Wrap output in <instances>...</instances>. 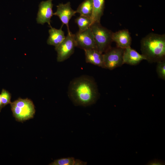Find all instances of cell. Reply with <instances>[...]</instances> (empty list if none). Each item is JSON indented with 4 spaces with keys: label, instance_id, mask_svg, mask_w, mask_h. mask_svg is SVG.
<instances>
[{
    "label": "cell",
    "instance_id": "obj_1",
    "mask_svg": "<svg viewBox=\"0 0 165 165\" xmlns=\"http://www.w3.org/2000/svg\"><path fill=\"white\" fill-rule=\"evenodd\" d=\"M68 94L75 105L84 106L94 104L99 96L95 81L87 75L81 76L72 80L68 86Z\"/></svg>",
    "mask_w": 165,
    "mask_h": 165
},
{
    "label": "cell",
    "instance_id": "obj_2",
    "mask_svg": "<svg viewBox=\"0 0 165 165\" xmlns=\"http://www.w3.org/2000/svg\"><path fill=\"white\" fill-rule=\"evenodd\" d=\"M141 50L146 60L150 63L165 59V35L150 33L141 41Z\"/></svg>",
    "mask_w": 165,
    "mask_h": 165
},
{
    "label": "cell",
    "instance_id": "obj_3",
    "mask_svg": "<svg viewBox=\"0 0 165 165\" xmlns=\"http://www.w3.org/2000/svg\"><path fill=\"white\" fill-rule=\"evenodd\" d=\"M10 104L13 116L16 121L23 122L34 117L35 106L30 99L19 98Z\"/></svg>",
    "mask_w": 165,
    "mask_h": 165
},
{
    "label": "cell",
    "instance_id": "obj_4",
    "mask_svg": "<svg viewBox=\"0 0 165 165\" xmlns=\"http://www.w3.org/2000/svg\"><path fill=\"white\" fill-rule=\"evenodd\" d=\"M97 50L103 53L111 47L113 32L103 26L100 23H93L90 27Z\"/></svg>",
    "mask_w": 165,
    "mask_h": 165
},
{
    "label": "cell",
    "instance_id": "obj_5",
    "mask_svg": "<svg viewBox=\"0 0 165 165\" xmlns=\"http://www.w3.org/2000/svg\"><path fill=\"white\" fill-rule=\"evenodd\" d=\"M124 49L117 47H111L104 52L103 56L105 68L112 70L123 64Z\"/></svg>",
    "mask_w": 165,
    "mask_h": 165
},
{
    "label": "cell",
    "instance_id": "obj_6",
    "mask_svg": "<svg viewBox=\"0 0 165 165\" xmlns=\"http://www.w3.org/2000/svg\"><path fill=\"white\" fill-rule=\"evenodd\" d=\"M75 47L73 34H68L63 41L55 48L57 52V61L61 62L68 58L74 53Z\"/></svg>",
    "mask_w": 165,
    "mask_h": 165
},
{
    "label": "cell",
    "instance_id": "obj_7",
    "mask_svg": "<svg viewBox=\"0 0 165 165\" xmlns=\"http://www.w3.org/2000/svg\"><path fill=\"white\" fill-rule=\"evenodd\" d=\"M76 47L83 49H97L94 36L90 28L82 31L73 34Z\"/></svg>",
    "mask_w": 165,
    "mask_h": 165
},
{
    "label": "cell",
    "instance_id": "obj_8",
    "mask_svg": "<svg viewBox=\"0 0 165 165\" xmlns=\"http://www.w3.org/2000/svg\"><path fill=\"white\" fill-rule=\"evenodd\" d=\"M53 0L42 1L40 3L36 18L38 24L43 25L46 23L50 27L51 26V19L53 15L52 10L53 6L52 2Z\"/></svg>",
    "mask_w": 165,
    "mask_h": 165
},
{
    "label": "cell",
    "instance_id": "obj_9",
    "mask_svg": "<svg viewBox=\"0 0 165 165\" xmlns=\"http://www.w3.org/2000/svg\"><path fill=\"white\" fill-rule=\"evenodd\" d=\"M57 7V10L53 13V15L58 16L62 24L66 25L68 34H71L72 32L69 29V22L73 16H75V10L72 9L71 3L69 2L65 4L60 3Z\"/></svg>",
    "mask_w": 165,
    "mask_h": 165
},
{
    "label": "cell",
    "instance_id": "obj_10",
    "mask_svg": "<svg viewBox=\"0 0 165 165\" xmlns=\"http://www.w3.org/2000/svg\"><path fill=\"white\" fill-rule=\"evenodd\" d=\"M112 42H116L117 47L123 49L130 46L132 38L127 29H123L113 32Z\"/></svg>",
    "mask_w": 165,
    "mask_h": 165
},
{
    "label": "cell",
    "instance_id": "obj_11",
    "mask_svg": "<svg viewBox=\"0 0 165 165\" xmlns=\"http://www.w3.org/2000/svg\"><path fill=\"white\" fill-rule=\"evenodd\" d=\"M145 57L140 54L130 46L124 49L123 55V64L130 65H136L143 60H146Z\"/></svg>",
    "mask_w": 165,
    "mask_h": 165
},
{
    "label": "cell",
    "instance_id": "obj_12",
    "mask_svg": "<svg viewBox=\"0 0 165 165\" xmlns=\"http://www.w3.org/2000/svg\"><path fill=\"white\" fill-rule=\"evenodd\" d=\"M84 51L86 61L87 63L105 68L103 53H101L97 49H87Z\"/></svg>",
    "mask_w": 165,
    "mask_h": 165
},
{
    "label": "cell",
    "instance_id": "obj_13",
    "mask_svg": "<svg viewBox=\"0 0 165 165\" xmlns=\"http://www.w3.org/2000/svg\"><path fill=\"white\" fill-rule=\"evenodd\" d=\"M62 24L59 29H57L51 26L49 30V36L47 40L48 44L53 46L55 48L58 46L65 39L64 33L62 30Z\"/></svg>",
    "mask_w": 165,
    "mask_h": 165
},
{
    "label": "cell",
    "instance_id": "obj_14",
    "mask_svg": "<svg viewBox=\"0 0 165 165\" xmlns=\"http://www.w3.org/2000/svg\"><path fill=\"white\" fill-rule=\"evenodd\" d=\"M105 0H93V10L91 17L92 23H100L105 8Z\"/></svg>",
    "mask_w": 165,
    "mask_h": 165
},
{
    "label": "cell",
    "instance_id": "obj_15",
    "mask_svg": "<svg viewBox=\"0 0 165 165\" xmlns=\"http://www.w3.org/2000/svg\"><path fill=\"white\" fill-rule=\"evenodd\" d=\"M93 10V0H84L79 5L75 11L80 15L91 19Z\"/></svg>",
    "mask_w": 165,
    "mask_h": 165
},
{
    "label": "cell",
    "instance_id": "obj_16",
    "mask_svg": "<svg viewBox=\"0 0 165 165\" xmlns=\"http://www.w3.org/2000/svg\"><path fill=\"white\" fill-rule=\"evenodd\" d=\"M87 163L74 157H67L55 160L49 165H86Z\"/></svg>",
    "mask_w": 165,
    "mask_h": 165
},
{
    "label": "cell",
    "instance_id": "obj_17",
    "mask_svg": "<svg viewBox=\"0 0 165 165\" xmlns=\"http://www.w3.org/2000/svg\"><path fill=\"white\" fill-rule=\"evenodd\" d=\"M75 21L79 27V31L80 32L86 30L90 28L92 24L91 18L82 15H80L76 18Z\"/></svg>",
    "mask_w": 165,
    "mask_h": 165
},
{
    "label": "cell",
    "instance_id": "obj_18",
    "mask_svg": "<svg viewBox=\"0 0 165 165\" xmlns=\"http://www.w3.org/2000/svg\"><path fill=\"white\" fill-rule=\"evenodd\" d=\"M156 71L159 78L163 80H165V60L157 62Z\"/></svg>",
    "mask_w": 165,
    "mask_h": 165
},
{
    "label": "cell",
    "instance_id": "obj_19",
    "mask_svg": "<svg viewBox=\"0 0 165 165\" xmlns=\"http://www.w3.org/2000/svg\"><path fill=\"white\" fill-rule=\"evenodd\" d=\"M0 95L3 107L7 105L10 104L11 96V94L8 91L5 89H2Z\"/></svg>",
    "mask_w": 165,
    "mask_h": 165
},
{
    "label": "cell",
    "instance_id": "obj_20",
    "mask_svg": "<svg viewBox=\"0 0 165 165\" xmlns=\"http://www.w3.org/2000/svg\"><path fill=\"white\" fill-rule=\"evenodd\" d=\"M147 164L149 165H165V162L161 160L157 159H154L148 162Z\"/></svg>",
    "mask_w": 165,
    "mask_h": 165
},
{
    "label": "cell",
    "instance_id": "obj_21",
    "mask_svg": "<svg viewBox=\"0 0 165 165\" xmlns=\"http://www.w3.org/2000/svg\"><path fill=\"white\" fill-rule=\"evenodd\" d=\"M2 108H3V106L1 102V97L0 95V112H1Z\"/></svg>",
    "mask_w": 165,
    "mask_h": 165
}]
</instances>
